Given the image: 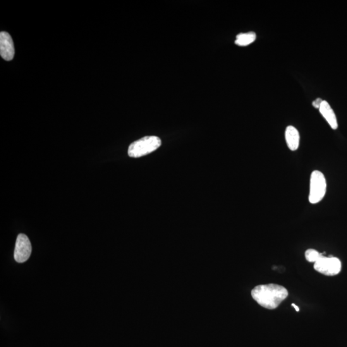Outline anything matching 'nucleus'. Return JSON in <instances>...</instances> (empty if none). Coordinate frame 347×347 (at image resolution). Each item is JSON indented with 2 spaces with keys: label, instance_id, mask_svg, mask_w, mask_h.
Returning a JSON list of instances; mask_svg holds the SVG:
<instances>
[{
  "label": "nucleus",
  "instance_id": "nucleus-1",
  "mask_svg": "<svg viewBox=\"0 0 347 347\" xmlns=\"http://www.w3.org/2000/svg\"><path fill=\"white\" fill-rule=\"evenodd\" d=\"M288 291L280 285L269 284L256 286L251 296L262 307L275 310L288 296Z\"/></svg>",
  "mask_w": 347,
  "mask_h": 347
},
{
  "label": "nucleus",
  "instance_id": "nucleus-2",
  "mask_svg": "<svg viewBox=\"0 0 347 347\" xmlns=\"http://www.w3.org/2000/svg\"><path fill=\"white\" fill-rule=\"evenodd\" d=\"M162 141L158 136H145L129 145L128 155L131 158H140L159 149Z\"/></svg>",
  "mask_w": 347,
  "mask_h": 347
},
{
  "label": "nucleus",
  "instance_id": "nucleus-3",
  "mask_svg": "<svg viewBox=\"0 0 347 347\" xmlns=\"http://www.w3.org/2000/svg\"><path fill=\"white\" fill-rule=\"evenodd\" d=\"M327 191V181L324 174L319 171H314L310 178V190L309 200L311 204H317L324 199Z\"/></svg>",
  "mask_w": 347,
  "mask_h": 347
},
{
  "label": "nucleus",
  "instance_id": "nucleus-4",
  "mask_svg": "<svg viewBox=\"0 0 347 347\" xmlns=\"http://www.w3.org/2000/svg\"><path fill=\"white\" fill-rule=\"evenodd\" d=\"M314 268L316 271L326 276H335L341 272V262L339 258L322 254L315 262Z\"/></svg>",
  "mask_w": 347,
  "mask_h": 347
},
{
  "label": "nucleus",
  "instance_id": "nucleus-5",
  "mask_svg": "<svg viewBox=\"0 0 347 347\" xmlns=\"http://www.w3.org/2000/svg\"><path fill=\"white\" fill-rule=\"evenodd\" d=\"M32 253V245L28 237L21 234L17 238L14 250V258L18 263L27 261Z\"/></svg>",
  "mask_w": 347,
  "mask_h": 347
},
{
  "label": "nucleus",
  "instance_id": "nucleus-6",
  "mask_svg": "<svg viewBox=\"0 0 347 347\" xmlns=\"http://www.w3.org/2000/svg\"><path fill=\"white\" fill-rule=\"evenodd\" d=\"M15 54L13 39L9 33H0V55L6 61L13 60Z\"/></svg>",
  "mask_w": 347,
  "mask_h": 347
},
{
  "label": "nucleus",
  "instance_id": "nucleus-7",
  "mask_svg": "<svg viewBox=\"0 0 347 347\" xmlns=\"http://www.w3.org/2000/svg\"><path fill=\"white\" fill-rule=\"evenodd\" d=\"M285 138L289 149L292 151H295L300 144V134L294 126L287 127L285 132Z\"/></svg>",
  "mask_w": 347,
  "mask_h": 347
},
{
  "label": "nucleus",
  "instance_id": "nucleus-8",
  "mask_svg": "<svg viewBox=\"0 0 347 347\" xmlns=\"http://www.w3.org/2000/svg\"><path fill=\"white\" fill-rule=\"evenodd\" d=\"M320 113L326 120L328 124L331 127L332 129H336L338 127L337 124V119L336 114H335L333 109L331 108V106L326 100H324L321 104L320 107Z\"/></svg>",
  "mask_w": 347,
  "mask_h": 347
},
{
  "label": "nucleus",
  "instance_id": "nucleus-9",
  "mask_svg": "<svg viewBox=\"0 0 347 347\" xmlns=\"http://www.w3.org/2000/svg\"><path fill=\"white\" fill-rule=\"evenodd\" d=\"M257 37L256 33L253 32L241 33L236 36V45L240 47H246L255 42Z\"/></svg>",
  "mask_w": 347,
  "mask_h": 347
},
{
  "label": "nucleus",
  "instance_id": "nucleus-10",
  "mask_svg": "<svg viewBox=\"0 0 347 347\" xmlns=\"http://www.w3.org/2000/svg\"><path fill=\"white\" fill-rule=\"evenodd\" d=\"M322 253L318 252V251L314 250V249H309L305 251V256L306 260L310 262H316L321 257Z\"/></svg>",
  "mask_w": 347,
  "mask_h": 347
},
{
  "label": "nucleus",
  "instance_id": "nucleus-11",
  "mask_svg": "<svg viewBox=\"0 0 347 347\" xmlns=\"http://www.w3.org/2000/svg\"><path fill=\"white\" fill-rule=\"evenodd\" d=\"M323 101H324V100H323L322 99H320V98H318V99H316L313 102V106H314L316 109H320L321 104H322Z\"/></svg>",
  "mask_w": 347,
  "mask_h": 347
},
{
  "label": "nucleus",
  "instance_id": "nucleus-12",
  "mask_svg": "<svg viewBox=\"0 0 347 347\" xmlns=\"http://www.w3.org/2000/svg\"><path fill=\"white\" fill-rule=\"evenodd\" d=\"M291 305L293 306V307H294V309H295V310L297 311V312H298V311H300V310H299V307H298V306H296L295 304H294V303H293V304H292Z\"/></svg>",
  "mask_w": 347,
  "mask_h": 347
}]
</instances>
